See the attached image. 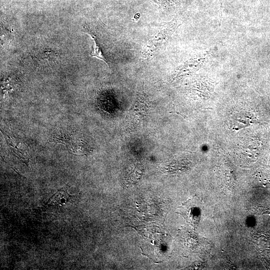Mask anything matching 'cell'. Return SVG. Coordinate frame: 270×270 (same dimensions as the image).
<instances>
[{"mask_svg": "<svg viewBox=\"0 0 270 270\" xmlns=\"http://www.w3.org/2000/svg\"><path fill=\"white\" fill-rule=\"evenodd\" d=\"M180 24L176 18L165 23L159 31L144 44L140 51V58L144 60H150L152 58L166 46Z\"/></svg>", "mask_w": 270, "mask_h": 270, "instance_id": "obj_1", "label": "cell"}, {"mask_svg": "<svg viewBox=\"0 0 270 270\" xmlns=\"http://www.w3.org/2000/svg\"><path fill=\"white\" fill-rule=\"evenodd\" d=\"M150 106L146 96L142 92H138L134 104L130 110V118L134 122H142L148 115Z\"/></svg>", "mask_w": 270, "mask_h": 270, "instance_id": "obj_2", "label": "cell"}, {"mask_svg": "<svg viewBox=\"0 0 270 270\" xmlns=\"http://www.w3.org/2000/svg\"><path fill=\"white\" fill-rule=\"evenodd\" d=\"M208 59L207 54L188 59L176 68L175 76H180L198 70L206 62Z\"/></svg>", "mask_w": 270, "mask_h": 270, "instance_id": "obj_3", "label": "cell"}, {"mask_svg": "<svg viewBox=\"0 0 270 270\" xmlns=\"http://www.w3.org/2000/svg\"><path fill=\"white\" fill-rule=\"evenodd\" d=\"M143 174V168L140 164L131 166L126 172L123 181L124 185L128 188L137 183Z\"/></svg>", "mask_w": 270, "mask_h": 270, "instance_id": "obj_4", "label": "cell"}, {"mask_svg": "<svg viewBox=\"0 0 270 270\" xmlns=\"http://www.w3.org/2000/svg\"><path fill=\"white\" fill-rule=\"evenodd\" d=\"M85 32L92 37L94 43L90 54V56L103 60L109 66L108 62L102 52L100 44L96 39V36L86 27H85Z\"/></svg>", "mask_w": 270, "mask_h": 270, "instance_id": "obj_5", "label": "cell"}, {"mask_svg": "<svg viewBox=\"0 0 270 270\" xmlns=\"http://www.w3.org/2000/svg\"><path fill=\"white\" fill-rule=\"evenodd\" d=\"M58 57V52L50 49L42 50L35 56L36 59L40 63H50L54 61Z\"/></svg>", "mask_w": 270, "mask_h": 270, "instance_id": "obj_6", "label": "cell"}, {"mask_svg": "<svg viewBox=\"0 0 270 270\" xmlns=\"http://www.w3.org/2000/svg\"><path fill=\"white\" fill-rule=\"evenodd\" d=\"M222 0H220V23H221V20H222Z\"/></svg>", "mask_w": 270, "mask_h": 270, "instance_id": "obj_7", "label": "cell"}]
</instances>
